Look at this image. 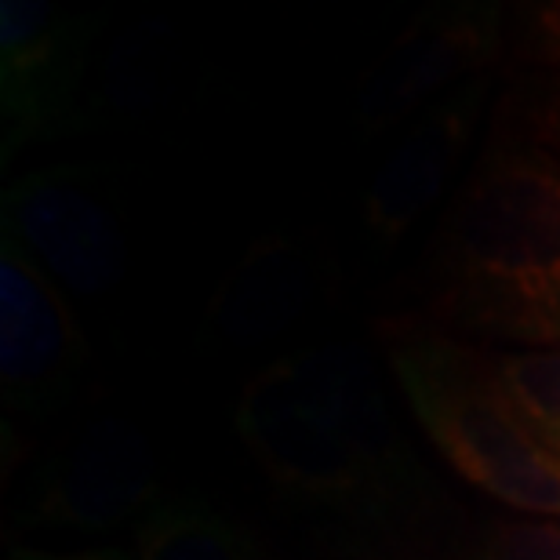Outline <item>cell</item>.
Here are the masks:
<instances>
[{
	"instance_id": "obj_1",
	"label": "cell",
	"mask_w": 560,
	"mask_h": 560,
	"mask_svg": "<svg viewBox=\"0 0 560 560\" xmlns=\"http://www.w3.org/2000/svg\"><path fill=\"white\" fill-rule=\"evenodd\" d=\"M452 299L502 339L560 350V167L539 153H495L447 222Z\"/></svg>"
},
{
	"instance_id": "obj_2",
	"label": "cell",
	"mask_w": 560,
	"mask_h": 560,
	"mask_svg": "<svg viewBox=\"0 0 560 560\" xmlns=\"http://www.w3.org/2000/svg\"><path fill=\"white\" fill-rule=\"evenodd\" d=\"M237 433L280 488L320 502L375 495L397 474L383 400L335 350L252 375L237 400Z\"/></svg>"
},
{
	"instance_id": "obj_3",
	"label": "cell",
	"mask_w": 560,
	"mask_h": 560,
	"mask_svg": "<svg viewBox=\"0 0 560 560\" xmlns=\"http://www.w3.org/2000/svg\"><path fill=\"white\" fill-rule=\"evenodd\" d=\"M394 372L422 430L469 485L513 510L560 517V458L506 408L485 361L408 339L394 350Z\"/></svg>"
},
{
	"instance_id": "obj_4",
	"label": "cell",
	"mask_w": 560,
	"mask_h": 560,
	"mask_svg": "<svg viewBox=\"0 0 560 560\" xmlns=\"http://www.w3.org/2000/svg\"><path fill=\"white\" fill-rule=\"evenodd\" d=\"M502 26L495 8H430L368 66L357 84L353 120L364 136L411 125L419 114L488 73Z\"/></svg>"
},
{
	"instance_id": "obj_5",
	"label": "cell",
	"mask_w": 560,
	"mask_h": 560,
	"mask_svg": "<svg viewBox=\"0 0 560 560\" xmlns=\"http://www.w3.org/2000/svg\"><path fill=\"white\" fill-rule=\"evenodd\" d=\"M11 241L66 299H98L125 277V237L103 194L70 167L22 175L4 194Z\"/></svg>"
},
{
	"instance_id": "obj_6",
	"label": "cell",
	"mask_w": 560,
	"mask_h": 560,
	"mask_svg": "<svg viewBox=\"0 0 560 560\" xmlns=\"http://www.w3.org/2000/svg\"><path fill=\"white\" fill-rule=\"evenodd\" d=\"M84 364L70 299L4 241L0 248V386L19 411L55 408Z\"/></svg>"
},
{
	"instance_id": "obj_7",
	"label": "cell",
	"mask_w": 560,
	"mask_h": 560,
	"mask_svg": "<svg viewBox=\"0 0 560 560\" xmlns=\"http://www.w3.org/2000/svg\"><path fill=\"white\" fill-rule=\"evenodd\" d=\"M153 499L156 463L150 444L125 422H95L51 463L37 517L73 532H106L145 513Z\"/></svg>"
},
{
	"instance_id": "obj_8",
	"label": "cell",
	"mask_w": 560,
	"mask_h": 560,
	"mask_svg": "<svg viewBox=\"0 0 560 560\" xmlns=\"http://www.w3.org/2000/svg\"><path fill=\"white\" fill-rule=\"evenodd\" d=\"M480 106H485V77L441 98L400 131L368 189V230L383 241H400L419 226V219L441 200L447 178L469 153Z\"/></svg>"
},
{
	"instance_id": "obj_9",
	"label": "cell",
	"mask_w": 560,
	"mask_h": 560,
	"mask_svg": "<svg viewBox=\"0 0 560 560\" xmlns=\"http://www.w3.org/2000/svg\"><path fill=\"white\" fill-rule=\"evenodd\" d=\"M81 66V33L70 11L44 0L0 8V92L8 150L44 136L66 114Z\"/></svg>"
},
{
	"instance_id": "obj_10",
	"label": "cell",
	"mask_w": 560,
	"mask_h": 560,
	"mask_svg": "<svg viewBox=\"0 0 560 560\" xmlns=\"http://www.w3.org/2000/svg\"><path fill=\"white\" fill-rule=\"evenodd\" d=\"M136 560H262L255 546L197 502L150 510L136 532Z\"/></svg>"
},
{
	"instance_id": "obj_11",
	"label": "cell",
	"mask_w": 560,
	"mask_h": 560,
	"mask_svg": "<svg viewBox=\"0 0 560 560\" xmlns=\"http://www.w3.org/2000/svg\"><path fill=\"white\" fill-rule=\"evenodd\" d=\"M491 386L535 441L560 433V350L502 353L488 364Z\"/></svg>"
},
{
	"instance_id": "obj_12",
	"label": "cell",
	"mask_w": 560,
	"mask_h": 560,
	"mask_svg": "<svg viewBox=\"0 0 560 560\" xmlns=\"http://www.w3.org/2000/svg\"><path fill=\"white\" fill-rule=\"evenodd\" d=\"M474 560H560V524L502 521L488 528Z\"/></svg>"
},
{
	"instance_id": "obj_13",
	"label": "cell",
	"mask_w": 560,
	"mask_h": 560,
	"mask_svg": "<svg viewBox=\"0 0 560 560\" xmlns=\"http://www.w3.org/2000/svg\"><path fill=\"white\" fill-rule=\"evenodd\" d=\"M532 26H535V51L560 62V0L542 4L539 11H535Z\"/></svg>"
},
{
	"instance_id": "obj_14",
	"label": "cell",
	"mask_w": 560,
	"mask_h": 560,
	"mask_svg": "<svg viewBox=\"0 0 560 560\" xmlns=\"http://www.w3.org/2000/svg\"><path fill=\"white\" fill-rule=\"evenodd\" d=\"M11 560H136L120 550H88V553H40V550H19Z\"/></svg>"
},
{
	"instance_id": "obj_15",
	"label": "cell",
	"mask_w": 560,
	"mask_h": 560,
	"mask_svg": "<svg viewBox=\"0 0 560 560\" xmlns=\"http://www.w3.org/2000/svg\"><path fill=\"white\" fill-rule=\"evenodd\" d=\"M546 447H550V452L560 458V433H557V436H550V444H546Z\"/></svg>"
},
{
	"instance_id": "obj_16",
	"label": "cell",
	"mask_w": 560,
	"mask_h": 560,
	"mask_svg": "<svg viewBox=\"0 0 560 560\" xmlns=\"http://www.w3.org/2000/svg\"><path fill=\"white\" fill-rule=\"evenodd\" d=\"M557 131H560V98H557Z\"/></svg>"
}]
</instances>
